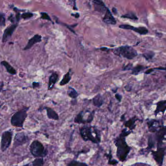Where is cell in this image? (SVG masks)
Returning a JSON list of instances; mask_svg holds the SVG:
<instances>
[{
    "instance_id": "1",
    "label": "cell",
    "mask_w": 166,
    "mask_h": 166,
    "mask_svg": "<svg viewBox=\"0 0 166 166\" xmlns=\"http://www.w3.org/2000/svg\"><path fill=\"white\" fill-rule=\"evenodd\" d=\"M131 131H128L127 129H124L119 136L115 138L114 143L117 147V157L121 162H124L130 153L131 147L128 146L126 141V138L131 133Z\"/></svg>"
},
{
    "instance_id": "2",
    "label": "cell",
    "mask_w": 166,
    "mask_h": 166,
    "mask_svg": "<svg viewBox=\"0 0 166 166\" xmlns=\"http://www.w3.org/2000/svg\"><path fill=\"white\" fill-rule=\"evenodd\" d=\"M80 134L84 141H90L95 144H99L101 141L100 131L95 126H84L80 128Z\"/></svg>"
},
{
    "instance_id": "3",
    "label": "cell",
    "mask_w": 166,
    "mask_h": 166,
    "mask_svg": "<svg viewBox=\"0 0 166 166\" xmlns=\"http://www.w3.org/2000/svg\"><path fill=\"white\" fill-rule=\"evenodd\" d=\"M113 53L118 57H122L127 59L132 60L138 56V52L133 47L125 45L116 48L113 50Z\"/></svg>"
},
{
    "instance_id": "4",
    "label": "cell",
    "mask_w": 166,
    "mask_h": 166,
    "mask_svg": "<svg viewBox=\"0 0 166 166\" xmlns=\"http://www.w3.org/2000/svg\"><path fill=\"white\" fill-rule=\"evenodd\" d=\"M29 108V107H24L15 113L11 117V124L14 127H23L24 122L28 115L27 111Z\"/></svg>"
},
{
    "instance_id": "5",
    "label": "cell",
    "mask_w": 166,
    "mask_h": 166,
    "mask_svg": "<svg viewBox=\"0 0 166 166\" xmlns=\"http://www.w3.org/2000/svg\"><path fill=\"white\" fill-rule=\"evenodd\" d=\"M30 150L32 155L36 158L47 156L48 150L44 147L41 143L38 140H34L30 146Z\"/></svg>"
},
{
    "instance_id": "6",
    "label": "cell",
    "mask_w": 166,
    "mask_h": 166,
    "mask_svg": "<svg viewBox=\"0 0 166 166\" xmlns=\"http://www.w3.org/2000/svg\"><path fill=\"white\" fill-rule=\"evenodd\" d=\"M13 132L12 131H6L3 132L1 138V150L5 152L11 145L12 140Z\"/></svg>"
},
{
    "instance_id": "7",
    "label": "cell",
    "mask_w": 166,
    "mask_h": 166,
    "mask_svg": "<svg viewBox=\"0 0 166 166\" xmlns=\"http://www.w3.org/2000/svg\"><path fill=\"white\" fill-rule=\"evenodd\" d=\"M166 150V147L164 148L157 147L156 151L151 150L153 157L158 166H162L163 165Z\"/></svg>"
},
{
    "instance_id": "8",
    "label": "cell",
    "mask_w": 166,
    "mask_h": 166,
    "mask_svg": "<svg viewBox=\"0 0 166 166\" xmlns=\"http://www.w3.org/2000/svg\"><path fill=\"white\" fill-rule=\"evenodd\" d=\"M156 140L157 141V147H160L163 140H166V126H160L155 132Z\"/></svg>"
},
{
    "instance_id": "9",
    "label": "cell",
    "mask_w": 166,
    "mask_h": 166,
    "mask_svg": "<svg viewBox=\"0 0 166 166\" xmlns=\"http://www.w3.org/2000/svg\"><path fill=\"white\" fill-rule=\"evenodd\" d=\"M18 26V24H12L9 25L8 27H7L3 32V38H2V42L3 43H6L9 39L11 38L13 34L16 30Z\"/></svg>"
},
{
    "instance_id": "10",
    "label": "cell",
    "mask_w": 166,
    "mask_h": 166,
    "mask_svg": "<svg viewBox=\"0 0 166 166\" xmlns=\"http://www.w3.org/2000/svg\"><path fill=\"white\" fill-rule=\"evenodd\" d=\"M28 140V137L24 133H19L15 136L14 146L15 147L22 146Z\"/></svg>"
},
{
    "instance_id": "11",
    "label": "cell",
    "mask_w": 166,
    "mask_h": 166,
    "mask_svg": "<svg viewBox=\"0 0 166 166\" xmlns=\"http://www.w3.org/2000/svg\"><path fill=\"white\" fill-rule=\"evenodd\" d=\"M42 41V36L39 34H36L29 40L26 45L24 48V50H28L31 49L34 44L40 43Z\"/></svg>"
},
{
    "instance_id": "12",
    "label": "cell",
    "mask_w": 166,
    "mask_h": 166,
    "mask_svg": "<svg viewBox=\"0 0 166 166\" xmlns=\"http://www.w3.org/2000/svg\"><path fill=\"white\" fill-rule=\"evenodd\" d=\"M93 3L96 11L102 13H105L107 8L102 0H93Z\"/></svg>"
},
{
    "instance_id": "13",
    "label": "cell",
    "mask_w": 166,
    "mask_h": 166,
    "mask_svg": "<svg viewBox=\"0 0 166 166\" xmlns=\"http://www.w3.org/2000/svg\"><path fill=\"white\" fill-rule=\"evenodd\" d=\"M103 22L107 24H109L112 25H115L116 24V20L115 19L111 13L107 8L105 13V15L103 18Z\"/></svg>"
},
{
    "instance_id": "14",
    "label": "cell",
    "mask_w": 166,
    "mask_h": 166,
    "mask_svg": "<svg viewBox=\"0 0 166 166\" xmlns=\"http://www.w3.org/2000/svg\"><path fill=\"white\" fill-rule=\"evenodd\" d=\"M58 76L59 75L57 72H53L49 77L48 86V89L49 90H52L55 84H56L57 81L58 80Z\"/></svg>"
},
{
    "instance_id": "15",
    "label": "cell",
    "mask_w": 166,
    "mask_h": 166,
    "mask_svg": "<svg viewBox=\"0 0 166 166\" xmlns=\"http://www.w3.org/2000/svg\"><path fill=\"white\" fill-rule=\"evenodd\" d=\"M166 110V100L160 101L157 103V108L155 111V114L157 115L158 113H164Z\"/></svg>"
},
{
    "instance_id": "16",
    "label": "cell",
    "mask_w": 166,
    "mask_h": 166,
    "mask_svg": "<svg viewBox=\"0 0 166 166\" xmlns=\"http://www.w3.org/2000/svg\"><path fill=\"white\" fill-rule=\"evenodd\" d=\"M45 109L46 110L47 117L49 119H53L55 121H57L59 119L58 114L53 109L50 107H46Z\"/></svg>"
},
{
    "instance_id": "17",
    "label": "cell",
    "mask_w": 166,
    "mask_h": 166,
    "mask_svg": "<svg viewBox=\"0 0 166 166\" xmlns=\"http://www.w3.org/2000/svg\"><path fill=\"white\" fill-rule=\"evenodd\" d=\"M1 64L5 67L6 70V71L11 75H16L17 74V71L12 66L10 65L9 63L6 61H2L1 62Z\"/></svg>"
},
{
    "instance_id": "18",
    "label": "cell",
    "mask_w": 166,
    "mask_h": 166,
    "mask_svg": "<svg viewBox=\"0 0 166 166\" xmlns=\"http://www.w3.org/2000/svg\"><path fill=\"white\" fill-rule=\"evenodd\" d=\"M92 102L94 106L98 107H100L103 103V99L102 95L100 94H98L96 95L93 98Z\"/></svg>"
},
{
    "instance_id": "19",
    "label": "cell",
    "mask_w": 166,
    "mask_h": 166,
    "mask_svg": "<svg viewBox=\"0 0 166 166\" xmlns=\"http://www.w3.org/2000/svg\"><path fill=\"white\" fill-rule=\"evenodd\" d=\"M138 119H136V117H132L128 121H126L124 123V126L126 128H128L130 129L131 131L135 129V127H136L135 122Z\"/></svg>"
},
{
    "instance_id": "20",
    "label": "cell",
    "mask_w": 166,
    "mask_h": 166,
    "mask_svg": "<svg viewBox=\"0 0 166 166\" xmlns=\"http://www.w3.org/2000/svg\"><path fill=\"white\" fill-rule=\"evenodd\" d=\"M85 113L83 111L80 112L77 116H76L74 120V121L77 124H86V121H85Z\"/></svg>"
},
{
    "instance_id": "21",
    "label": "cell",
    "mask_w": 166,
    "mask_h": 166,
    "mask_svg": "<svg viewBox=\"0 0 166 166\" xmlns=\"http://www.w3.org/2000/svg\"><path fill=\"white\" fill-rule=\"evenodd\" d=\"M70 73H71V71H69L67 73H66L64 75L63 78L61 80L59 83V85L61 86H63L66 85L70 82L71 79H72V76L70 74Z\"/></svg>"
},
{
    "instance_id": "22",
    "label": "cell",
    "mask_w": 166,
    "mask_h": 166,
    "mask_svg": "<svg viewBox=\"0 0 166 166\" xmlns=\"http://www.w3.org/2000/svg\"><path fill=\"white\" fill-rule=\"evenodd\" d=\"M148 67H145L143 65H138L135 67H133L132 70L131 74L132 75H138V74H140L142 72L147 69Z\"/></svg>"
},
{
    "instance_id": "23",
    "label": "cell",
    "mask_w": 166,
    "mask_h": 166,
    "mask_svg": "<svg viewBox=\"0 0 166 166\" xmlns=\"http://www.w3.org/2000/svg\"><path fill=\"white\" fill-rule=\"evenodd\" d=\"M67 94L70 97L74 99H76L79 96V93L77 92V91L71 86H69L68 88Z\"/></svg>"
},
{
    "instance_id": "24",
    "label": "cell",
    "mask_w": 166,
    "mask_h": 166,
    "mask_svg": "<svg viewBox=\"0 0 166 166\" xmlns=\"http://www.w3.org/2000/svg\"><path fill=\"white\" fill-rule=\"evenodd\" d=\"M133 31L139 34H141V35H145V34H147L148 32H149L147 29L144 27H134Z\"/></svg>"
},
{
    "instance_id": "25",
    "label": "cell",
    "mask_w": 166,
    "mask_h": 166,
    "mask_svg": "<svg viewBox=\"0 0 166 166\" xmlns=\"http://www.w3.org/2000/svg\"><path fill=\"white\" fill-rule=\"evenodd\" d=\"M142 55L147 61H149V60H152L153 58H154L155 55V53L153 51H150L143 53Z\"/></svg>"
},
{
    "instance_id": "26",
    "label": "cell",
    "mask_w": 166,
    "mask_h": 166,
    "mask_svg": "<svg viewBox=\"0 0 166 166\" xmlns=\"http://www.w3.org/2000/svg\"><path fill=\"white\" fill-rule=\"evenodd\" d=\"M44 164V159L43 157L36 158L32 162L33 166H43Z\"/></svg>"
},
{
    "instance_id": "27",
    "label": "cell",
    "mask_w": 166,
    "mask_h": 166,
    "mask_svg": "<svg viewBox=\"0 0 166 166\" xmlns=\"http://www.w3.org/2000/svg\"><path fill=\"white\" fill-rule=\"evenodd\" d=\"M121 17L124 18V19H130L132 20H138V18L133 13H127V14H126L121 16Z\"/></svg>"
},
{
    "instance_id": "28",
    "label": "cell",
    "mask_w": 166,
    "mask_h": 166,
    "mask_svg": "<svg viewBox=\"0 0 166 166\" xmlns=\"http://www.w3.org/2000/svg\"><path fill=\"white\" fill-rule=\"evenodd\" d=\"M67 166H88L86 163L77 161L76 160H72L67 164Z\"/></svg>"
},
{
    "instance_id": "29",
    "label": "cell",
    "mask_w": 166,
    "mask_h": 166,
    "mask_svg": "<svg viewBox=\"0 0 166 166\" xmlns=\"http://www.w3.org/2000/svg\"><path fill=\"white\" fill-rule=\"evenodd\" d=\"M155 140H154V138H153L152 136H149V138H148V148L147 149H149L150 150H152V148H153L155 145Z\"/></svg>"
},
{
    "instance_id": "30",
    "label": "cell",
    "mask_w": 166,
    "mask_h": 166,
    "mask_svg": "<svg viewBox=\"0 0 166 166\" xmlns=\"http://www.w3.org/2000/svg\"><path fill=\"white\" fill-rule=\"evenodd\" d=\"M5 14L0 12V26H3L5 24Z\"/></svg>"
},
{
    "instance_id": "31",
    "label": "cell",
    "mask_w": 166,
    "mask_h": 166,
    "mask_svg": "<svg viewBox=\"0 0 166 166\" xmlns=\"http://www.w3.org/2000/svg\"><path fill=\"white\" fill-rule=\"evenodd\" d=\"M33 13L30 12H25L23 13L22 15H21V18H23V19H24V20H26V19H29L33 17Z\"/></svg>"
},
{
    "instance_id": "32",
    "label": "cell",
    "mask_w": 166,
    "mask_h": 166,
    "mask_svg": "<svg viewBox=\"0 0 166 166\" xmlns=\"http://www.w3.org/2000/svg\"><path fill=\"white\" fill-rule=\"evenodd\" d=\"M41 19L43 20H49V21H52V20L51 19L50 17L49 16V15L46 12H41Z\"/></svg>"
},
{
    "instance_id": "33",
    "label": "cell",
    "mask_w": 166,
    "mask_h": 166,
    "mask_svg": "<svg viewBox=\"0 0 166 166\" xmlns=\"http://www.w3.org/2000/svg\"><path fill=\"white\" fill-rule=\"evenodd\" d=\"M119 27L120 28L125 29V30H133L134 26L132 25H129V24H121V25H119Z\"/></svg>"
},
{
    "instance_id": "34",
    "label": "cell",
    "mask_w": 166,
    "mask_h": 166,
    "mask_svg": "<svg viewBox=\"0 0 166 166\" xmlns=\"http://www.w3.org/2000/svg\"><path fill=\"white\" fill-rule=\"evenodd\" d=\"M133 67V65L132 63H129L128 64L126 65V66H124L122 68V71H126L132 70Z\"/></svg>"
},
{
    "instance_id": "35",
    "label": "cell",
    "mask_w": 166,
    "mask_h": 166,
    "mask_svg": "<svg viewBox=\"0 0 166 166\" xmlns=\"http://www.w3.org/2000/svg\"><path fill=\"white\" fill-rule=\"evenodd\" d=\"M116 99L119 102H121L122 100V96L119 93H116L115 95Z\"/></svg>"
},
{
    "instance_id": "36",
    "label": "cell",
    "mask_w": 166,
    "mask_h": 166,
    "mask_svg": "<svg viewBox=\"0 0 166 166\" xmlns=\"http://www.w3.org/2000/svg\"><path fill=\"white\" fill-rule=\"evenodd\" d=\"M69 2L72 3L74 10H77L76 4V0H69Z\"/></svg>"
},
{
    "instance_id": "37",
    "label": "cell",
    "mask_w": 166,
    "mask_h": 166,
    "mask_svg": "<svg viewBox=\"0 0 166 166\" xmlns=\"http://www.w3.org/2000/svg\"><path fill=\"white\" fill-rule=\"evenodd\" d=\"M154 69H149L147 70V71L145 72V74H151L152 72H154Z\"/></svg>"
},
{
    "instance_id": "38",
    "label": "cell",
    "mask_w": 166,
    "mask_h": 166,
    "mask_svg": "<svg viewBox=\"0 0 166 166\" xmlns=\"http://www.w3.org/2000/svg\"><path fill=\"white\" fill-rule=\"evenodd\" d=\"M154 69L157 70H160V71H166V67H155V68H154Z\"/></svg>"
},
{
    "instance_id": "39",
    "label": "cell",
    "mask_w": 166,
    "mask_h": 166,
    "mask_svg": "<svg viewBox=\"0 0 166 166\" xmlns=\"http://www.w3.org/2000/svg\"><path fill=\"white\" fill-rule=\"evenodd\" d=\"M32 85L34 88H38L40 86V84L38 82H33Z\"/></svg>"
},
{
    "instance_id": "40",
    "label": "cell",
    "mask_w": 166,
    "mask_h": 166,
    "mask_svg": "<svg viewBox=\"0 0 166 166\" xmlns=\"http://www.w3.org/2000/svg\"><path fill=\"white\" fill-rule=\"evenodd\" d=\"M125 89L127 90V91H130V90H131V86H130L129 85H127L125 86Z\"/></svg>"
},
{
    "instance_id": "41",
    "label": "cell",
    "mask_w": 166,
    "mask_h": 166,
    "mask_svg": "<svg viewBox=\"0 0 166 166\" xmlns=\"http://www.w3.org/2000/svg\"><path fill=\"white\" fill-rule=\"evenodd\" d=\"M72 16H73L74 17L76 18H78L79 17V14L78 13H75V14H71Z\"/></svg>"
},
{
    "instance_id": "42",
    "label": "cell",
    "mask_w": 166,
    "mask_h": 166,
    "mask_svg": "<svg viewBox=\"0 0 166 166\" xmlns=\"http://www.w3.org/2000/svg\"><path fill=\"white\" fill-rule=\"evenodd\" d=\"M101 50L103 51H107L109 50V49H108V48H105V47H103V48H100Z\"/></svg>"
},
{
    "instance_id": "43",
    "label": "cell",
    "mask_w": 166,
    "mask_h": 166,
    "mask_svg": "<svg viewBox=\"0 0 166 166\" xmlns=\"http://www.w3.org/2000/svg\"><path fill=\"white\" fill-rule=\"evenodd\" d=\"M112 11L113 12V13L114 14H117V10L116 9V8H115V7H113L112 8Z\"/></svg>"
},
{
    "instance_id": "44",
    "label": "cell",
    "mask_w": 166,
    "mask_h": 166,
    "mask_svg": "<svg viewBox=\"0 0 166 166\" xmlns=\"http://www.w3.org/2000/svg\"><path fill=\"white\" fill-rule=\"evenodd\" d=\"M124 119H125V115H122V116L121 117V121H123L124 120Z\"/></svg>"
},
{
    "instance_id": "45",
    "label": "cell",
    "mask_w": 166,
    "mask_h": 166,
    "mask_svg": "<svg viewBox=\"0 0 166 166\" xmlns=\"http://www.w3.org/2000/svg\"><path fill=\"white\" fill-rule=\"evenodd\" d=\"M24 166H30V165L29 164H27L25 165H24Z\"/></svg>"
}]
</instances>
